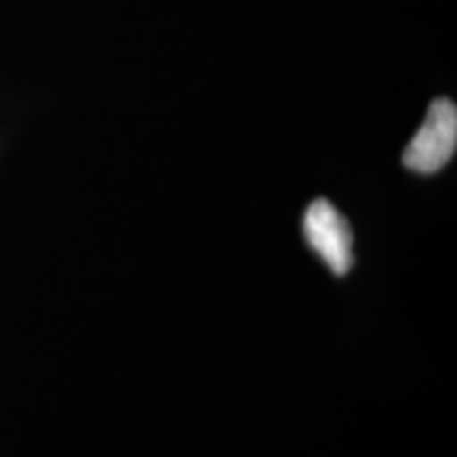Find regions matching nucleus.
Returning <instances> with one entry per match:
<instances>
[{"label": "nucleus", "mask_w": 457, "mask_h": 457, "mask_svg": "<svg viewBox=\"0 0 457 457\" xmlns=\"http://www.w3.org/2000/svg\"><path fill=\"white\" fill-rule=\"evenodd\" d=\"M455 148L457 108L447 98L434 100L421 128L404 148L403 163L417 174H436L451 162Z\"/></svg>", "instance_id": "f257e3e1"}, {"label": "nucleus", "mask_w": 457, "mask_h": 457, "mask_svg": "<svg viewBox=\"0 0 457 457\" xmlns=\"http://www.w3.org/2000/svg\"><path fill=\"white\" fill-rule=\"evenodd\" d=\"M303 231L310 248L328 265L335 276H345L353 265V236L350 222L327 199H316L305 210Z\"/></svg>", "instance_id": "f03ea898"}]
</instances>
